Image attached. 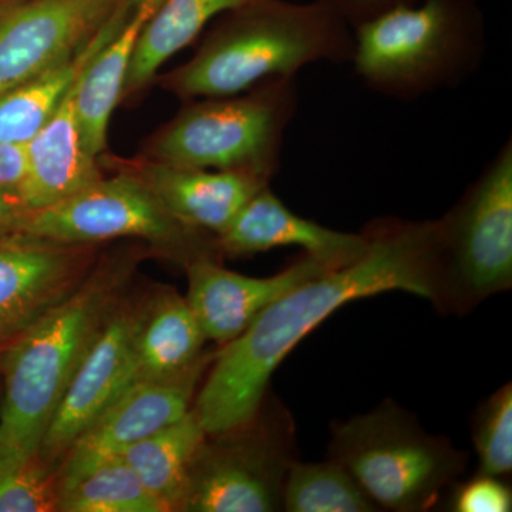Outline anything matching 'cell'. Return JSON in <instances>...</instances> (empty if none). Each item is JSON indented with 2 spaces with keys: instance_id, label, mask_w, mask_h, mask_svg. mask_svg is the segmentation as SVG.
Segmentation results:
<instances>
[{
  "instance_id": "cell-14",
  "label": "cell",
  "mask_w": 512,
  "mask_h": 512,
  "mask_svg": "<svg viewBox=\"0 0 512 512\" xmlns=\"http://www.w3.org/2000/svg\"><path fill=\"white\" fill-rule=\"evenodd\" d=\"M83 248L12 232L0 239V345H8L83 281Z\"/></svg>"
},
{
  "instance_id": "cell-15",
  "label": "cell",
  "mask_w": 512,
  "mask_h": 512,
  "mask_svg": "<svg viewBox=\"0 0 512 512\" xmlns=\"http://www.w3.org/2000/svg\"><path fill=\"white\" fill-rule=\"evenodd\" d=\"M369 244L366 229L359 234L335 231L295 214L269 185L252 197L217 235L221 255L247 256L295 247L332 269L353 264Z\"/></svg>"
},
{
  "instance_id": "cell-13",
  "label": "cell",
  "mask_w": 512,
  "mask_h": 512,
  "mask_svg": "<svg viewBox=\"0 0 512 512\" xmlns=\"http://www.w3.org/2000/svg\"><path fill=\"white\" fill-rule=\"evenodd\" d=\"M187 302L205 339L224 346L238 338L276 299L303 282L332 271L303 255L279 274L255 278L228 271L217 258L198 256L185 264Z\"/></svg>"
},
{
  "instance_id": "cell-11",
  "label": "cell",
  "mask_w": 512,
  "mask_h": 512,
  "mask_svg": "<svg viewBox=\"0 0 512 512\" xmlns=\"http://www.w3.org/2000/svg\"><path fill=\"white\" fill-rule=\"evenodd\" d=\"M123 0H28L0 15V96L73 55Z\"/></svg>"
},
{
  "instance_id": "cell-2",
  "label": "cell",
  "mask_w": 512,
  "mask_h": 512,
  "mask_svg": "<svg viewBox=\"0 0 512 512\" xmlns=\"http://www.w3.org/2000/svg\"><path fill=\"white\" fill-rule=\"evenodd\" d=\"M224 15L191 60L165 79L177 96H237L311 64L352 60L353 28L332 0H251Z\"/></svg>"
},
{
  "instance_id": "cell-21",
  "label": "cell",
  "mask_w": 512,
  "mask_h": 512,
  "mask_svg": "<svg viewBox=\"0 0 512 512\" xmlns=\"http://www.w3.org/2000/svg\"><path fill=\"white\" fill-rule=\"evenodd\" d=\"M207 439L194 410L144 437L121 456L165 512L180 511L192 461Z\"/></svg>"
},
{
  "instance_id": "cell-19",
  "label": "cell",
  "mask_w": 512,
  "mask_h": 512,
  "mask_svg": "<svg viewBox=\"0 0 512 512\" xmlns=\"http://www.w3.org/2000/svg\"><path fill=\"white\" fill-rule=\"evenodd\" d=\"M163 0H136L123 26L94 56L76 86V119L84 151L96 158L107 146L111 114L123 96L124 83L141 30Z\"/></svg>"
},
{
  "instance_id": "cell-10",
  "label": "cell",
  "mask_w": 512,
  "mask_h": 512,
  "mask_svg": "<svg viewBox=\"0 0 512 512\" xmlns=\"http://www.w3.org/2000/svg\"><path fill=\"white\" fill-rule=\"evenodd\" d=\"M214 356L208 353L175 379L133 384L120 393L64 454L57 468L60 491L121 458L138 441L190 412L198 382Z\"/></svg>"
},
{
  "instance_id": "cell-20",
  "label": "cell",
  "mask_w": 512,
  "mask_h": 512,
  "mask_svg": "<svg viewBox=\"0 0 512 512\" xmlns=\"http://www.w3.org/2000/svg\"><path fill=\"white\" fill-rule=\"evenodd\" d=\"M205 339L187 299L165 292L148 302L134 338L127 387L175 379L204 357Z\"/></svg>"
},
{
  "instance_id": "cell-23",
  "label": "cell",
  "mask_w": 512,
  "mask_h": 512,
  "mask_svg": "<svg viewBox=\"0 0 512 512\" xmlns=\"http://www.w3.org/2000/svg\"><path fill=\"white\" fill-rule=\"evenodd\" d=\"M379 508L338 461H293L284 485V511L373 512Z\"/></svg>"
},
{
  "instance_id": "cell-22",
  "label": "cell",
  "mask_w": 512,
  "mask_h": 512,
  "mask_svg": "<svg viewBox=\"0 0 512 512\" xmlns=\"http://www.w3.org/2000/svg\"><path fill=\"white\" fill-rule=\"evenodd\" d=\"M251 0H163L138 37L123 96L146 86L168 59L194 42L205 26Z\"/></svg>"
},
{
  "instance_id": "cell-25",
  "label": "cell",
  "mask_w": 512,
  "mask_h": 512,
  "mask_svg": "<svg viewBox=\"0 0 512 512\" xmlns=\"http://www.w3.org/2000/svg\"><path fill=\"white\" fill-rule=\"evenodd\" d=\"M59 477L40 458L19 461L0 454V512H53Z\"/></svg>"
},
{
  "instance_id": "cell-8",
  "label": "cell",
  "mask_w": 512,
  "mask_h": 512,
  "mask_svg": "<svg viewBox=\"0 0 512 512\" xmlns=\"http://www.w3.org/2000/svg\"><path fill=\"white\" fill-rule=\"evenodd\" d=\"M9 232L66 247L143 238L181 249L188 261L220 254L215 235L175 220L136 174L101 177L66 200L26 212Z\"/></svg>"
},
{
  "instance_id": "cell-31",
  "label": "cell",
  "mask_w": 512,
  "mask_h": 512,
  "mask_svg": "<svg viewBox=\"0 0 512 512\" xmlns=\"http://www.w3.org/2000/svg\"><path fill=\"white\" fill-rule=\"evenodd\" d=\"M9 232H6V231H0V239H3L6 237V235H8Z\"/></svg>"
},
{
  "instance_id": "cell-4",
  "label": "cell",
  "mask_w": 512,
  "mask_h": 512,
  "mask_svg": "<svg viewBox=\"0 0 512 512\" xmlns=\"http://www.w3.org/2000/svg\"><path fill=\"white\" fill-rule=\"evenodd\" d=\"M485 50L478 0H419L355 26L350 63L370 92L414 101L466 82Z\"/></svg>"
},
{
  "instance_id": "cell-26",
  "label": "cell",
  "mask_w": 512,
  "mask_h": 512,
  "mask_svg": "<svg viewBox=\"0 0 512 512\" xmlns=\"http://www.w3.org/2000/svg\"><path fill=\"white\" fill-rule=\"evenodd\" d=\"M478 473L503 477L512 470V384H504L478 409L473 423Z\"/></svg>"
},
{
  "instance_id": "cell-3",
  "label": "cell",
  "mask_w": 512,
  "mask_h": 512,
  "mask_svg": "<svg viewBox=\"0 0 512 512\" xmlns=\"http://www.w3.org/2000/svg\"><path fill=\"white\" fill-rule=\"evenodd\" d=\"M130 266L104 262L8 343L3 355L0 454L39 458L77 367L119 302Z\"/></svg>"
},
{
  "instance_id": "cell-18",
  "label": "cell",
  "mask_w": 512,
  "mask_h": 512,
  "mask_svg": "<svg viewBox=\"0 0 512 512\" xmlns=\"http://www.w3.org/2000/svg\"><path fill=\"white\" fill-rule=\"evenodd\" d=\"M136 0H123L73 55L0 96V144L26 146L55 114L94 56L123 26Z\"/></svg>"
},
{
  "instance_id": "cell-1",
  "label": "cell",
  "mask_w": 512,
  "mask_h": 512,
  "mask_svg": "<svg viewBox=\"0 0 512 512\" xmlns=\"http://www.w3.org/2000/svg\"><path fill=\"white\" fill-rule=\"evenodd\" d=\"M365 229L370 244L357 261L285 293L215 353L210 375L192 406L208 436L248 423L262 406L271 377L285 357L342 306L394 291L439 306L437 222L379 220Z\"/></svg>"
},
{
  "instance_id": "cell-29",
  "label": "cell",
  "mask_w": 512,
  "mask_h": 512,
  "mask_svg": "<svg viewBox=\"0 0 512 512\" xmlns=\"http://www.w3.org/2000/svg\"><path fill=\"white\" fill-rule=\"evenodd\" d=\"M25 173L26 146L0 144V187H18Z\"/></svg>"
},
{
  "instance_id": "cell-24",
  "label": "cell",
  "mask_w": 512,
  "mask_h": 512,
  "mask_svg": "<svg viewBox=\"0 0 512 512\" xmlns=\"http://www.w3.org/2000/svg\"><path fill=\"white\" fill-rule=\"evenodd\" d=\"M57 511L165 512L121 458L103 464L79 483L60 491Z\"/></svg>"
},
{
  "instance_id": "cell-30",
  "label": "cell",
  "mask_w": 512,
  "mask_h": 512,
  "mask_svg": "<svg viewBox=\"0 0 512 512\" xmlns=\"http://www.w3.org/2000/svg\"><path fill=\"white\" fill-rule=\"evenodd\" d=\"M25 212L16 188L0 187V231L9 232Z\"/></svg>"
},
{
  "instance_id": "cell-9",
  "label": "cell",
  "mask_w": 512,
  "mask_h": 512,
  "mask_svg": "<svg viewBox=\"0 0 512 512\" xmlns=\"http://www.w3.org/2000/svg\"><path fill=\"white\" fill-rule=\"evenodd\" d=\"M291 414L264 402L248 423L212 434L192 461L180 511L271 512L284 510L286 474L295 457Z\"/></svg>"
},
{
  "instance_id": "cell-28",
  "label": "cell",
  "mask_w": 512,
  "mask_h": 512,
  "mask_svg": "<svg viewBox=\"0 0 512 512\" xmlns=\"http://www.w3.org/2000/svg\"><path fill=\"white\" fill-rule=\"evenodd\" d=\"M336 8L340 10L343 18L348 20L352 28L375 18L386 10L396 8L400 5H410L419 0H332Z\"/></svg>"
},
{
  "instance_id": "cell-16",
  "label": "cell",
  "mask_w": 512,
  "mask_h": 512,
  "mask_svg": "<svg viewBox=\"0 0 512 512\" xmlns=\"http://www.w3.org/2000/svg\"><path fill=\"white\" fill-rule=\"evenodd\" d=\"M185 227L220 235L272 177L255 171L204 170L148 161L137 174Z\"/></svg>"
},
{
  "instance_id": "cell-6",
  "label": "cell",
  "mask_w": 512,
  "mask_h": 512,
  "mask_svg": "<svg viewBox=\"0 0 512 512\" xmlns=\"http://www.w3.org/2000/svg\"><path fill=\"white\" fill-rule=\"evenodd\" d=\"M298 100L296 77H285L237 96L198 101L160 131L150 156L180 167L255 171L272 177Z\"/></svg>"
},
{
  "instance_id": "cell-5",
  "label": "cell",
  "mask_w": 512,
  "mask_h": 512,
  "mask_svg": "<svg viewBox=\"0 0 512 512\" xmlns=\"http://www.w3.org/2000/svg\"><path fill=\"white\" fill-rule=\"evenodd\" d=\"M329 453L379 510L394 512L430 510L467 464V454L394 403L333 426Z\"/></svg>"
},
{
  "instance_id": "cell-7",
  "label": "cell",
  "mask_w": 512,
  "mask_h": 512,
  "mask_svg": "<svg viewBox=\"0 0 512 512\" xmlns=\"http://www.w3.org/2000/svg\"><path fill=\"white\" fill-rule=\"evenodd\" d=\"M441 298L466 313L512 286V140L500 147L463 197L437 220Z\"/></svg>"
},
{
  "instance_id": "cell-12",
  "label": "cell",
  "mask_w": 512,
  "mask_h": 512,
  "mask_svg": "<svg viewBox=\"0 0 512 512\" xmlns=\"http://www.w3.org/2000/svg\"><path fill=\"white\" fill-rule=\"evenodd\" d=\"M148 303H117L77 367L47 427L39 458L55 467L73 441L126 390L131 349Z\"/></svg>"
},
{
  "instance_id": "cell-27",
  "label": "cell",
  "mask_w": 512,
  "mask_h": 512,
  "mask_svg": "<svg viewBox=\"0 0 512 512\" xmlns=\"http://www.w3.org/2000/svg\"><path fill=\"white\" fill-rule=\"evenodd\" d=\"M448 510L454 512H510L511 488L501 477L478 473L454 488Z\"/></svg>"
},
{
  "instance_id": "cell-17",
  "label": "cell",
  "mask_w": 512,
  "mask_h": 512,
  "mask_svg": "<svg viewBox=\"0 0 512 512\" xmlns=\"http://www.w3.org/2000/svg\"><path fill=\"white\" fill-rule=\"evenodd\" d=\"M76 86L26 144V173L16 187L26 212L66 200L101 178L96 158L84 151L80 138L74 104Z\"/></svg>"
}]
</instances>
